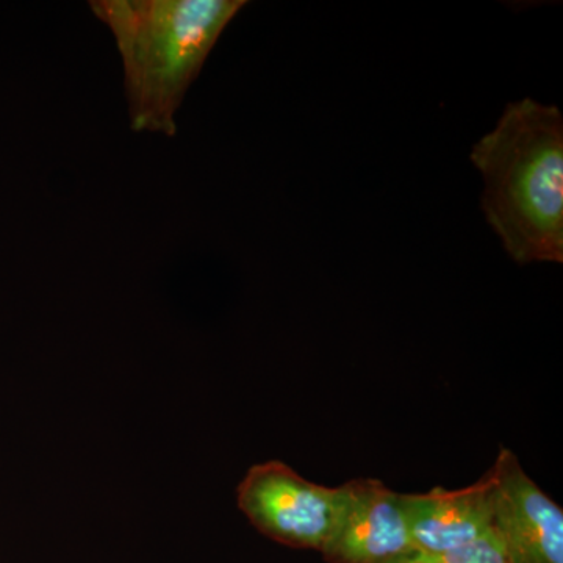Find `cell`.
<instances>
[{"label":"cell","mask_w":563,"mask_h":563,"mask_svg":"<svg viewBox=\"0 0 563 563\" xmlns=\"http://www.w3.org/2000/svg\"><path fill=\"white\" fill-rule=\"evenodd\" d=\"M483 210L515 262H563V118L526 98L509 103L470 155Z\"/></svg>","instance_id":"1"},{"label":"cell","mask_w":563,"mask_h":563,"mask_svg":"<svg viewBox=\"0 0 563 563\" xmlns=\"http://www.w3.org/2000/svg\"><path fill=\"white\" fill-rule=\"evenodd\" d=\"M244 0H92L124 66L132 131L177 133L176 114Z\"/></svg>","instance_id":"2"},{"label":"cell","mask_w":563,"mask_h":563,"mask_svg":"<svg viewBox=\"0 0 563 563\" xmlns=\"http://www.w3.org/2000/svg\"><path fill=\"white\" fill-rule=\"evenodd\" d=\"M344 495V484H314L279 461L252 466L236 488L240 510L258 532L274 542L320 553L339 523Z\"/></svg>","instance_id":"3"},{"label":"cell","mask_w":563,"mask_h":563,"mask_svg":"<svg viewBox=\"0 0 563 563\" xmlns=\"http://www.w3.org/2000/svg\"><path fill=\"white\" fill-rule=\"evenodd\" d=\"M493 531L510 563H563V510L521 466L520 459L499 448L487 473Z\"/></svg>","instance_id":"4"},{"label":"cell","mask_w":563,"mask_h":563,"mask_svg":"<svg viewBox=\"0 0 563 563\" xmlns=\"http://www.w3.org/2000/svg\"><path fill=\"white\" fill-rule=\"evenodd\" d=\"M339 523L321 550L328 563H391L415 551L402 506V493L383 481L344 484Z\"/></svg>","instance_id":"5"},{"label":"cell","mask_w":563,"mask_h":563,"mask_svg":"<svg viewBox=\"0 0 563 563\" xmlns=\"http://www.w3.org/2000/svg\"><path fill=\"white\" fill-rule=\"evenodd\" d=\"M402 506L415 551L439 553L493 531L487 474L459 490L402 493Z\"/></svg>","instance_id":"6"},{"label":"cell","mask_w":563,"mask_h":563,"mask_svg":"<svg viewBox=\"0 0 563 563\" xmlns=\"http://www.w3.org/2000/svg\"><path fill=\"white\" fill-rule=\"evenodd\" d=\"M391 563H510V559L499 537L495 531H490L481 539L462 547L439 551V553L412 551Z\"/></svg>","instance_id":"7"}]
</instances>
